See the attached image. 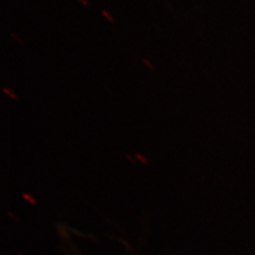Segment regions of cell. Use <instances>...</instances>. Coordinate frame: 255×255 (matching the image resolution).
<instances>
[{"label": "cell", "instance_id": "obj_5", "mask_svg": "<svg viewBox=\"0 0 255 255\" xmlns=\"http://www.w3.org/2000/svg\"><path fill=\"white\" fill-rule=\"evenodd\" d=\"M11 36H12V37H14V38H15V39H17V41H18V42H19V43H22V41H21V39H20V38H18V37H17V36H15V35H14V34H11Z\"/></svg>", "mask_w": 255, "mask_h": 255}, {"label": "cell", "instance_id": "obj_4", "mask_svg": "<svg viewBox=\"0 0 255 255\" xmlns=\"http://www.w3.org/2000/svg\"><path fill=\"white\" fill-rule=\"evenodd\" d=\"M136 156H137V157H138V158H139V159H140V161H142V163H147V162H146V158H143V157H142V156H141V155H139V154H137V155H136Z\"/></svg>", "mask_w": 255, "mask_h": 255}, {"label": "cell", "instance_id": "obj_1", "mask_svg": "<svg viewBox=\"0 0 255 255\" xmlns=\"http://www.w3.org/2000/svg\"><path fill=\"white\" fill-rule=\"evenodd\" d=\"M3 93H4V94H6L7 96H9L10 98H12V99H14V100H18V96H17V95H15L11 90L6 89V87H3Z\"/></svg>", "mask_w": 255, "mask_h": 255}, {"label": "cell", "instance_id": "obj_2", "mask_svg": "<svg viewBox=\"0 0 255 255\" xmlns=\"http://www.w3.org/2000/svg\"><path fill=\"white\" fill-rule=\"evenodd\" d=\"M102 15L103 16H105V17L109 20V21H111V22H114V18L113 17H112V16L107 12V11H105V10H103L102 11Z\"/></svg>", "mask_w": 255, "mask_h": 255}, {"label": "cell", "instance_id": "obj_6", "mask_svg": "<svg viewBox=\"0 0 255 255\" xmlns=\"http://www.w3.org/2000/svg\"><path fill=\"white\" fill-rule=\"evenodd\" d=\"M79 1H80V2H81V3H83L84 5H87V2L85 1V0H79Z\"/></svg>", "mask_w": 255, "mask_h": 255}, {"label": "cell", "instance_id": "obj_3", "mask_svg": "<svg viewBox=\"0 0 255 255\" xmlns=\"http://www.w3.org/2000/svg\"><path fill=\"white\" fill-rule=\"evenodd\" d=\"M142 62L145 63L146 65H147V66H148V67H149L151 70H154V66H153L152 64H151V63H150V62H149L147 59H143V60H142Z\"/></svg>", "mask_w": 255, "mask_h": 255}]
</instances>
